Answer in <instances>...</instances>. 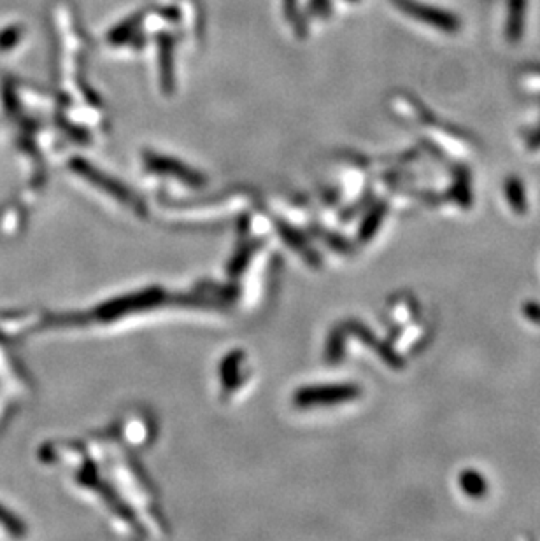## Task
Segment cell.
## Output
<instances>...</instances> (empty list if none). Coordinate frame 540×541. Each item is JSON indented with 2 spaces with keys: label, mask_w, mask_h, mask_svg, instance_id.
Returning <instances> with one entry per match:
<instances>
[{
  "label": "cell",
  "mask_w": 540,
  "mask_h": 541,
  "mask_svg": "<svg viewBox=\"0 0 540 541\" xmlns=\"http://www.w3.org/2000/svg\"><path fill=\"white\" fill-rule=\"evenodd\" d=\"M461 491L470 498H483L488 492V482L476 469H465L460 475Z\"/></svg>",
  "instance_id": "1"
},
{
  "label": "cell",
  "mask_w": 540,
  "mask_h": 541,
  "mask_svg": "<svg viewBox=\"0 0 540 541\" xmlns=\"http://www.w3.org/2000/svg\"><path fill=\"white\" fill-rule=\"evenodd\" d=\"M505 198L509 201L510 208L517 216H523L528 210V201H526V195H525V188L516 177H510L509 181L505 182Z\"/></svg>",
  "instance_id": "2"
},
{
  "label": "cell",
  "mask_w": 540,
  "mask_h": 541,
  "mask_svg": "<svg viewBox=\"0 0 540 541\" xmlns=\"http://www.w3.org/2000/svg\"><path fill=\"white\" fill-rule=\"evenodd\" d=\"M0 524H4L12 534H23V524L19 522L16 517H12V515L2 506H0Z\"/></svg>",
  "instance_id": "3"
},
{
  "label": "cell",
  "mask_w": 540,
  "mask_h": 541,
  "mask_svg": "<svg viewBox=\"0 0 540 541\" xmlns=\"http://www.w3.org/2000/svg\"><path fill=\"white\" fill-rule=\"evenodd\" d=\"M525 317L533 324L540 326V303L539 302H525L521 307Z\"/></svg>",
  "instance_id": "4"
}]
</instances>
